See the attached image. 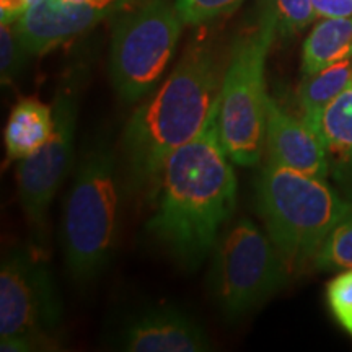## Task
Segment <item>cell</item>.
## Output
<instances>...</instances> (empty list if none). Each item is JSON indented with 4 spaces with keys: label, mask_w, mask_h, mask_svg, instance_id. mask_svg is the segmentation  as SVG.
Returning <instances> with one entry per match:
<instances>
[{
    "label": "cell",
    "mask_w": 352,
    "mask_h": 352,
    "mask_svg": "<svg viewBox=\"0 0 352 352\" xmlns=\"http://www.w3.org/2000/svg\"><path fill=\"white\" fill-rule=\"evenodd\" d=\"M315 19H347L352 16V0H311Z\"/></svg>",
    "instance_id": "7402d4cb"
},
{
    "label": "cell",
    "mask_w": 352,
    "mask_h": 352,
    "mask_svg": "<svg viewBox=\"0 0 352 352\" xmlns=\"http://www.w3.org/2000/svg\"><path fill=\"white\" fill-rule=\"evenodd\" d=\"M327 302L334 320L352 338V270H342L327 285Z\"/></svg>",
    "instance_id": "ffe728a7"
},
{
    "label": "cell",
    "mask_w": 352,
    "mask_h": 352,
    "mask_svg": "<svg viewBox=\"0 0 352 352\" xmlns=\"http://www.w3.org/2000/svg\"><path fill=\"white\" fill-rule=\"evenodd\" d=\"M256 210L289 272L314 264L331 232L352 212L324 182L267 162L256 182Z\"/></svg>",
    "instance_id": "3957f363"
},
{
    "label": "cell",
    "mask_w": 352,
    "mask_h": 352,
    "mask_svg": "<svg viewBox=\"0 0 352 352\" xmlns=\"http://www.w3.org/2000/svg\"><path fill=\"white\" fill-rule=\"evenodd\" d=\"M67 2H77V3H83V2H95V0H67Z\"/></svg>",
    "instance_id": "cb8c5ba5"
},
{
    "label": "cell",
    "mask_w": 352,
    "mask_h": 352,
    "mask_svg": "<svg viewBox=\"0 0 352 352\" xmlns=\"http://www.w3.org/2000/svg\"><path fill=\"white\" fill-rule=\"evenodd\" d=\"M118 346L127 352H204L210 340L204 328L186 311L157 307L126 321L118 334Z\"/></svg>",
    "instance_id": "8fae6325"
},
{
    "label": "cell",
    "mask_w": 352,
    "mask_h": 352,
    "mask_svg": "<svg viewBox=\"0 0 352 352\" xmlns=\"http://www.w3.org/2000/svg\"><path fill=\"white\" fill-rule=\"evenodd\" d=\"M266 2L276 15L277 36H294L315 20L311 0H266Z\"/></svg>",
    "instance_id": "ac0fdd59"
},
{
    "label": "cell",
    "mask_w": 352,
    "mask_h": 352,
    "mask_svg": "<svg viewBox=\"0 0 352 352\" xmlns=\"http://www.w3.org/2000/svg\"><path fill=\"white\" fill-rule=\"evenodd\" d=\"M38 2H41V0H28L30 7H32V6H34V3H38Z\"/></svg>",
    "instance_id": "d4e9b609"
},
{
    "label": "cell",
    "mask_w": 352,
    "mask_h": 352,
    "mask_svg": "<svg viewBox=\"0 0 352 352\" xmlns=\"http://www.w3.org/2000/svg\"><path fill=\"white\" fill-rule=\"evenodd\" d=\"M289 274L270 235L250 219H240L214 246L210 296L227 318H236L267 300Z\"/></svg>",
    "instance_id": "52a82bcc"
},
{
    "label": "cell",
    "mask_w": 352,
    "mask_h": 352,
    "mask_svg": "<svg viewBox=\"0 0 352 352\" xmlns=\"http://www.w3.org/2000/svg\"><path fill=\"white\" fill-rule=\"evenodd\" d=\"M245 0H175L186 25H202L239 8Z\"/></svg>",
    "instance_id": "44dd1931"
},
{
    "label": "cell",
    "mask_w": 352,
    "mask_h": 352,
    "mask_svg": "<svg viewBox=\"0 0 352 352\" xmlns=\"http://www.w3.org/2000/svg\"><path fill=\"white\" fill-rule=\"evenodd\" d=\"M28 7V0H0V23H16Z\"/></svg>",
    "instance_id": "603a6c76"
},
{
    "label": "cell",
    "mask_w": 352,
    "mask_h": 352,
    "mask_svg": "<svg viewBox=\"0 0 352 352\" xmlns=\"http://www.w3.org/2000/svg\"><path fill=\"white\" fill-rule=\"evenodd\" d=\"M329 171L342 183L352 179V82L328 104L318 124Z\"/></svg>",
    "instance_id": "5bb4252c"
},
{
    "label": "cell",
    "mask_w": 352,
    "mask_h": 352,
    "mask_svg": "<svg viewBox=\"0 0 352 352\" xmlns=\"http://www.w3.org/2000/svg\"><path fill=\"white\" fill-rule=\"evenodd\" d=\"M352 57V16L321 19L303 43L302 74L318 72Z\"/></svg>",
    "instance_id": "9a60e30c"
},
{
    "label": "cell",
    "mask_w": 352,
    "mask_h": 352,
    "mask_svg": "<svg viewBox=\"0 0 352 352\" xmlns=\"http://www.w3.org/2000/svg\"><path fill=\"white\" fill-rule=\"evenodd\" d=\"M277 21L266 0H258L256 21L236 36L223 72L217 104V132L233 164L253 166L264 153L266 59Z\"/></svg>",
    "instance_id": "277c9868"
},
{
    "label": "cell",
    "mask_w": 352,
    "mask_h": 352,
    "mask_svg": "<svg viewBox=\"0 0 352 352\" xmlns=\"http://www.w3.org/2000/svg\"><path fill=\"white\" fill-rule=\"evenodd\" d=\"M80 88L77 74H69L60 82L52 103L54 129L50 140L32 157L21 160L16 168L21 208L32 227L43 226L56 192L74 166Z\"/></svg>",
    "instance_id": "9c48e42d"
},
{
    "label": "cell",
    "mask_w": 352,
    "mask_h": 352,
    "mask_svg": "<svg viewBox=\"0 0 352 352\" xmlns=\"http://www.w3.org/2000/svg\"><path fill=\"white\" fill-rule=\"evenodd\" d=\"M352 82V57L334 63L318 72L303 76L297 96L302 120L318 132L321 114Z\"/></svg>",
    "instance_id": "2e32d148"
},
{
    "label": "cell",
    "mask_w": 352,
    "mask_h": 352,
    "mask_svg": "<svg viewBox=\"0 0 352 352\" xmlns=\"http://www.w3.org/2000/svg\"><path fill=\"white\" fill-rule=\"evenodd\" d=\"M52 129V107L33 96L20 100L13 107L3 132L8 162H21L36 153L50 140Z\"/></svg>",
    "instance_id": "4fadbf2b"
},
{
    "label": "cell",
    "mask_w": 352,
    "mask_h": 352,
    "mask_svg": "<svg viewBox=\"0 0 352 352\" xmlns=\"http://www.w3.org/2000/svg\"><path fill=\"white\" fill-rule=\"evenodd\" d=\"M28 54L30 52L26 51L25 44L16 34L15 25H0V78H2V85H10L19 77Z\"/></svg>",
    "instance_id": "d6986e66"
},
{
    "label": "cell",
    "mask_w": 352,
    "mask_h": 352,
    "mask_svg": "<svg viewBox=\"0 0 352 352\" xmlns=\"http://www.w3.org/2000/svg\"><path fill=\"white\" fill-rule=\"evenodd\" d=\"M160 201L147 230L176 261L196 267L214 250L236 202V176L217 132V113L171 153L158 176Z\"/></svg>",
    "instance_id": "6da1fadb"
},
{
    "label": "cell",
    "mask_w": 352,
    "mask_h": 352,
    "mask_svg": "<svg viewBox=\"0 0 352 352\" xmlns=\"http://www.w3.org/2000/svg\"><path fill=\"white\" fill-rule=\"evenodd\" d=\"M120 232V170L113 148L96 144L78 162L65 199L63 248L67 271L87 284L107 270Z\"/></svg>",
    "instance_id": "5b68a950"
},
{
    "label": "cell",
    "mask_w": 352,
    "mask_h": 352,
    "mask_svg": "<svg viewBox=\"0 0 352 352\" xmlns=\"http://www.w3.org/2000/svg\"><path fill=\"white\" fill-rule=\"evenodd\" d=\"M184 25L176 3L170 0H147L118 21L109 72L121 101L135 103L157 87Z\"/></svg>",
    "instance_id": "ba28073f"
},
{
    "label": "cell",
    "mask_w": 352,
    "mask_h": 352,
    "mask_svg": "<svg viewBox=\"0 0 352 352\" xmlns=\"http://www.w3.org/2000/svg\"><path fill=\"white\" fill-rule=\"evenodd\" d=\"M264 153L270 164L316 178H327L329 173L327 148L318 132L303 120L290 116L271 96L266 103Z\"/></svg>",
    "instance_id": "7c38bea8"
},
{
    "label": "cell",
    "mask_w": 352,
    "mask_h": 352,
    "mask_svg": "<svg viewBox=\"0 0 352 352\" xmlns=\"http://www.w3.org/2000/svg\"><path fill=\"white\" fill-rule=\"evenodd\" d=\"M122 3H126V0H95L83 3L41 0L28 7L25 15L13 25L26 51L41 56L120 12Z\"/></svg>",
    "instance_id": "30bf717a"
},
{
    "label": "cell",
    "mask_w": 352,
    "mask_h": 352,
    "mask_svg": "<svg viewBox=\"0 0 352 352\" xmlns=\"http://www.w3.org/2000/svg\"><path fill=\"white\" fill-rule=\"evenodd\" d=\"M314 267L323 271L352 270V212L334 228L321 246Z\"/></svg>",
    "instance_id": "e0dca14e"
},
{
    "label": "cell",
    "mask_w": 352,
    "mask_h": 352,
    "mask_svg": "<svg viewBox=\"0 0 352 352\" xmlns=\"http://www.w3.org/2000/svg\"><path fill=\"white\" fill-rule=\"evenodd\" d=\"M222 78L212 47L191 44L155 94L135 109L122 135V166L132 191L158 182L171 153L208 126L217 113Z\"/></svg>",
    "instance_id": "7a4b0ae2"
},
{
    "label": "cell",
    "mask_w": 352,
    "mask_h": 352,
    "mask_svg": "<svg viewBox=\"0 0 352 352\" xmlns=\"http://www.w3.org/2000/svg\"><path fill=\"white\" fill-rule=\"evenodd\" d=\"M60 338L63 302L50 267L33 250H12L0 266V349L54 351Z\"/></svg>",
    "instance_id": "8992f818"
}]
</instances>
